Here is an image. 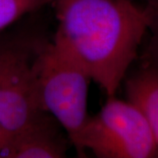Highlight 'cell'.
<instances>
[{"instance_id":"1","label":"cell","mask_w":158,"mask_h":158,"mask_svg":"<svg viewBox=\"0 0 158 158\" xmlns=\"http://www.w3.org/2000/svg\"><path fill=\"white\" fill-rule=\"evenodd\" d=\"M54 38L85 66L107 97L115 96L147 35L149 11L133 0H53Z\"/></svg>"},{"instance_id":"2","label":"cell","mask_w":158,"mask_h":158,"mask_svg":"<svg viewBox=\"0 0 158 158\" xmlns=\"http://www.w3.org/2000/svg\"><path fill=\"white\" fill-rule=\"evenodd\" d=\"M52 39L41 10L0 32V135L6 146L47 113L40 95L39 70Z\"/></svg>"},{"instance_id":"3","label":"cell","mask_w":158,"mask_h":158,"mask_svg":"<svg viewBox=\"0 0 158 158\" xmlns=\"http://www.w3.org/2000/svg\"><path fill=\"white\" fill-rule=\"evenodd\" d=\"M91 80L78 59L53 36L40 60V95L44 110L60 123L74 148L89 117Z\"/></svg>"},{"instance_id":"4","label":"cell","mask_w":158,"mask_h":158,"mask_svg":"<svg viewBox=\"0 0 158 158\" xmlns=\"http://www.w3.org/2000/svg\"><path fill=\"white\" fill-rule=\"evenodd\" d=\"M78 157L89 149L98 158L157 157V146L141 111L115 96L98 113L88 117L75 147Z\"/></svg>"},{"instance_id":"5","label":"cell","mask_w":158,"mask_h":158,"mask_svg":"<svg viewBox=\"0 0 158 158\" xmlns=\"http://www.w3.org/2000/svg\"><path fill=\"white\" fill-rule=\"evenodd\" d=\"M69 145L66 132L47 112L9 140L4 158H63Z\"/></svg>"},{"instance_id":"6","label":"cell","mask_w":158,"mask_h":158,"mask_svg":"<svg viewBox=\"0 0 158 158\" xmlns=\"http://www.w3.org/2000/svg\"><path fill=\"white\" fill-rule=\"evenodd\" d=\"M127 100L134 104L145 117L157 146L158 157V68L141 61L124 80Z\"/></svg>"},{"instance_id":"7","label":"cell","mask_w":158,"mask_h":158,"mask_svg":"<svg viewBox=\"0 0 158 158\" xmlns=\"http://www.w3.org/2000/svg\"><path fill=\"white\" fill-rule=\"evenodd\" d=\"M53 0H0V32L31 13L50 6Z\"/></svg>"},{"instance_id":"8","label":"cell","mask_w":158,"mask_h":158,"mask_svg":"<svg viewBox=\"0 0 158 158\" xmlns=\"http://www.w3.org/2000/svg\"><path fill=\"white\" fill-rule=\"evenodd\" d=\"M149 11L147 44L141 52V61L147 62L158 68V4H146Z\"/></svg>"},{"instance_id":"9","label":"cell","mask_w":158,"mask_h":158,"mask_svg":"<svg viewBox=\"0 0 158 158\" xmlns=\"http://www.w3.org/2000/svg\"><path fill=\"white\" fill-rule=\"evenodd\" d=\"M6 148V141L0 135V158H4Z\"/></svg>"},{"instance_id":"10","label":"cell","mask_w":158,"mask_h":158,"mask_svg":"<svg viewBox=\"0 0 158 158\" xmlns=\"http://www.w3.org/2000/svg\"><path fill=\"white\" fill-rule=\"evenodd\" d=\"M133 1H137V0H133ZM141 1H143L145 4H149V5L158 4V0H141Z\"/></svg>"}]
</instances>
